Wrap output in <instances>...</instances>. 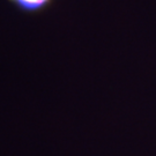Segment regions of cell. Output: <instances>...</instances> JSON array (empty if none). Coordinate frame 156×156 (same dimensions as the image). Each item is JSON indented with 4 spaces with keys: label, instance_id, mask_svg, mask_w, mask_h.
<instances>
[{
    "label": "cell",
    "instance_id": "6da1fadb",
    "mask_svg": "<svg viewBox=\"0 0 156 156\" xmlns=\"http://www.w3.org/2000/svg\"><path fill=\"white\" fill-rule=\"evenodd\" d=\"M17 11L24 14H39L49 8L55 0H7Z\"/></svg>",
    "mask_w": 156,
    "mask_h": 156
}]
</instances>
